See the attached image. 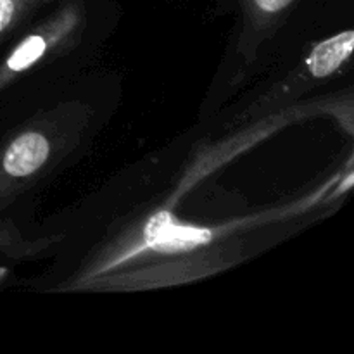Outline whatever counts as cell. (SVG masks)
I'll return each mask as SVG.
<instances>
[{"label": "cell", "instance_id": "6da1fadb", "mask_svg": "<svg viewBox=\"0 0 354 354\" xmlns=\"http://www.w3.org/2000/svg\"><path fill=\"white\" fill-rule=\"evenodd\" d=\"M48 156V142L38 133H24L10 144L3 156V169L12 176L37 171Z\"/></svg>", "mask_w": 354, "mask_h": 354}, {"label": "cell", "instance_id": "7a4b0ae2", "mask_svg": "<svg viewBox=\"0 0 354 354\" xmlns=\"http://www.w3.org/2000/svg\"><path fill=\"white\" fill-rule=\"evenodd\" d=\"M147 237L151 244L158 245V248L182 249L206 242L209 239V234L206 230L180 227L169 220L168 214H158V218H154L149 225Z\"/></svg>", "mask_w": 354, "mask_h": 354}, {"label": "cell", "instance_id": "3957f363", "mask_svg": "<svg viewBox=\"0 0 354 354\" xmlns=\"http://www.w3.org/2000/svg\"><path fill=\"white\" fill-rule=\"evenodd\" d=\"M353 44L354 33L346 31L318 45L310 57V71L313 73V76L324 78L332 75L351 55Z\"/></svg>", "mask_w": 354, "mask_h": 354}, {"label": "cell", "instance_id": "277c9868", "mask_svg": "<svg viewBox=\"0 0 354 354\" xmlns=\"http://www.w3.org/2000/svg\"><path fill=\"white\" fill-rule=\"evenodd\" d=\"M45 52V41L41 37H30L14 50V54L7 59V66L12 71H23L28 66L33 64Z\"/></svg>", "mask_w": 354, "mask_h": 354}, {"label": "cell", "instance_id": "5b68a950", "mask_svg": "<svg viewBox=\"0 0 354 354\" xmlns=\"http://www.w3.org/2000/svg\"><path fill=\"white\" fill-rule=\"evenodd\" d=\"M14 12H16V0H0V33L10 24Z\"/></svg>", "mask_w": 354, "mask_h": 354}, {"label": "cell", "instance_id": "8992f818", "mask_svg": "<svg viewBox=\"0 0 354 354\" xmlns=\"http://www.w3.org/2000/svg\"><path fill=\"white\" fill-rule=\"evenodd\" d=\"M290 2L292 0H254L256 6L261 10H265V12H279V10L290 6Z\"/></svg>", "mask_w": 354, "mask_h": 354}]
</instances>
